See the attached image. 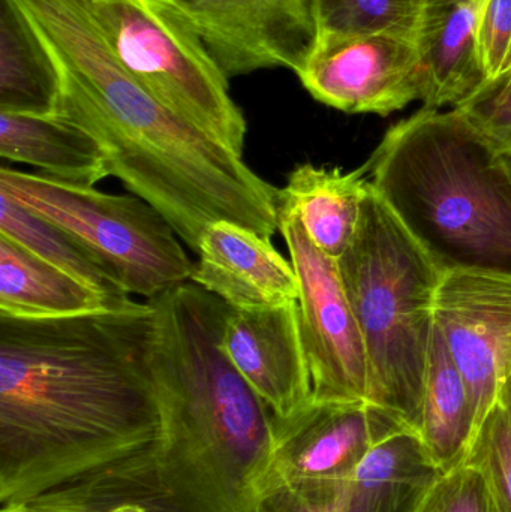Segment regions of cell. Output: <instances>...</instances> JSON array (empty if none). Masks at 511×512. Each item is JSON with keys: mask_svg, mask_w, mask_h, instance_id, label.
Instances as JSON below:
<instances>
[{"mask_svg": "<svg viewBox=\"0 0 511 512\" xmlns=\"http://www.w3.org/2000/svg\"><path fill=\"white\" fill-rule=\"evenodd\" d=\"M149 301L66 318L0 316V504L147 507L161 411Z\"/></svg>", "mask_w": 511, "mask_h": 512, "instance_id": "obj_1", "label": "cell"}, {"mask_svg": "<svg viewBox=\"0 0 511 512\" xmlns=\"http://www.w3.org/2000/svg\"><path fill=\"white\" fill-rule=\"evenodd\" d=\"M149 304L158 512H255L275 421L222 349L231 307L194 282Z\"/></svg>", "mask_w": 511, "mask_h": 512, "instance_id": "obj_2", "label": "cell"}, {"mask_svg": "<svg viewBox=\"0 0 511 512\" xmlns=\"http://www.w3.org/2000/svg\"><path fill=\"white\" fill-rule=\"evenodd\" d=\"M369 182L444 271L511 273V182L456 108L396 123L366 162Z\"/></svg>", "mask_w": 511, "mask_h": 512, "instance_id": "obj_3", "label": "cell"}, {"mask_svg": "<svg viewBox=\"0 0 511 512\" xmlns=\"http://www.w3.org/2000/svg\"><path fill=\"white\" fill-rule=\"evenodd\" d=\"M338 264L365 345L366 402L419 433L444 270L371 182L356 236Z\"/></svg>", "mask_w": 511, "mask_h": 512, "instance_id": "obj_4", "label": "cell"}, {"mask_svg": "<svg viewBox=\"0 0 511 512\" xmlns=\"http://www.w3.org/2000/svg\"><path fill=\"white\" fill-rule=\"evenodd\" d=\"M0 192L60 228L126 294L152 301L191 282L194 262L180 237L140 197L68 185L5 165L0 168Z\"/></svg>", "mask_w": 511, "mask_h": 512, "instance_id": "obj_5", "label": "cell"}, {"mask_svg": "<svg viewBox=\"0 0 511 512\" xmlns=\"http://www.w3.org/2000/svg\"><path fill=\"white\" fill-rule=\"evenodd\" d=\"M123 68L171 113L243 155L246 119L224 72L168 0H90Z\"/></svg>", "mask_w": 511, "mask_h": 512, "instance_id": "obj_6", "label": "cell"}, {"mask_svg": "<svg viewBox=\"0 0 511 512\" xmlns=\"http://www.w3.org/2000/svg\"><path fill=\"white\" fill-rule=\"evenodd\" d=\"M279 231L299 280L303 345L317 402H366L368 363L362 331L338 259L309 239L299 216L279 204ZM368 403V402H366Z\"/></svg>", "mask_w": 511, "mask_h": 512, "instance_id": "obj_7", "label": "cell"}, {"mask_svg": "<svg viewBox=\"0 0 511 512\" xmlns=\"http://www.w3.org/2000/svg\"><path fill=\"white\" fill-rule=\"evenodd\" d=\"M296 75L315 101L350 114L390 116L423 96L416 42L398 33L320 36Z\"/></svg>", "mask_w": 511, "mask_h": 512, "instance_id": "obj_8", "label": "cell"}, {"mask_svg": "<svg viewBox=\"0 0 511 512\" xmlns=\"http://www.w3.org/2000/svg\"><path fill=\"white\" fill-rule=\"evenodd\" d=\"M225 77L299 71L320 38L317 0H168Z\"/></svg>", "mask_w": 511, "mask_h": 512, "instance_id": "obj_9", "label": "cell"}, {"mask_svg": "<svg viewBox=\"0 0 511 512\" xmlns=\"http://www.w3.org/2000/svg\"><path fill=\"white\" fill-rule=\"evenodd\" d=\"M435 324L467 381L479 429L511 372V273L444 271Z\"/></svg>", "mask_w": 511, "mask_h": 512, "instance_id": "obj_10", "label": "cell"}, {"mask_svg": "<svg viewBox=\"0 0 511 512\" xmlns=\"http://www.w3.org/2000/svg\"><path fill=\"white\" fill-rule=\"evenodd\" d=\"M401 429L405 427L398 421L366 402L314 400L291 420L275 421V441L258 498L305 481L344 477Z\"/></svg>", "mask_w": 511, "mask_h": 512, "instance_id": "obj_11", "label": "cell"}, {"mask_svg": "<svg viewBox=\"0 0 511 512\" xmlns=\"http://www.w3.org/2000/svg\"><path fill=\"white\" fill-rule=\"evenodd\" d=\"M441 474L419 435L401 429L350 474L273 490L255 512H414Z\"/></svg>", "mask_w": 511, "mask_h": 512, "instance_id": "obj_12", "label": "cell"}, {"mask_svg": "<svg viewBox=\"0 0 511 512\" xmlns=\"http://www.w3.org/2000/svg\"><path fill=\"white\" fill-rule=\"evenodd\" d=\"M221 345L276 423L291 420L314 402L297 301L251 312L231 309Z\"/></svg>", "mask_w": 511, "mask_h": 512, "instance_id": "obj_13", "label": "cell"}, {"mask_svg": "<svg viewBox=\"0 0 511 512\" xmlns=\"http://www.w3.org/2000/svg\"><path fill=\"white\" fill-rule=\"evenodd\" d=\"M191 282L234 310H264L299 301V280L272 239L233 222L204 231Z\"/></svg>", "mask_w": 511, "mask_h": 512, "instance_id": "obj_14", "label": "cell"}, {"mask_svg": "<svg viewBox=\"0 0 511 512\" xmlns=\"http://www.w3.org/2000/svg\"><path fill=\"white\" fill-rule=\"evenodd\" d=\"M480 0H423L413 39L423 74L425 108H453L488 80L477 44Z\"/></svg>", "mask_w": 511, "mask_h": 512, "instance_id": "obj_15", "label": "cell"}, {"mask_svg": "<svg viewBox=\"0 0 511 512\" xmlns=\"http://www.w3.org/2000/svg\"><path fill=\"white\" fill-rule=\"evenodd\" d=\"M0 158L68 185L95 186L110 177L98 141L57 116L0 113Z\"/></svg>", "mask_w": 511, "mask_h": 512, "instance_id": "obj_16", "label": "cell"}, {"mask_svg": "<svg viewBox=\"0 0 511 512\" xmlns=\"http://www.w3.org/2000/svg\"><path fill=\"white\" fill-rule=\"evenodd\" d=\"M131 297H108L0 236V316L66 318L114 309Z\"/></svg>", "mask_w": 511, "mask_h": 512, "instance_id": "obj_17", "label": "cell"}, {"mask_svg": "<svg viewBox=\"0 0 511 512\" xmlns=\"http://www.w3.org/2000/svg\"><path fill=\"white\" fill-rule=\"evenodd\" d=\"M366 165L353 171L297 165L279 189V204L299 216L309 239L339 259L350 248L368 194Z\"/></svg>", "mask_w": 511, "mask_h": 512, "instance_id": "obj_18", "label": "cell"}, {"mask_svg": "<svg viewBox=\"0 0 511 512\" xmlns=\"http://www.w3.org/2000/svg\"><path fill=\"white\" fill-rule=\"evenodd\" d=\"M476 430V414L467 381L435 324L417 435L432 463L441 472H447L465 462Z\"/></svg>", "mask_w": 511, "mask_h": 512, "instance_id": "obj_19", "label": "cell"}, {"mask_svg": "<svg viewBox=\"0 0 511 512\" xmlns=\"http://www.w3.org/2000/svg\"><path fill=\"white\" fill-rule=\"evenodd\" d=\"M59 72L14 0H0V113L56 116Z\"/></svg>", "mask_w": 511, "mask_h": 512, "instance_id": "obj_20", "label": "cell"}, {"mask_svg": "<svg viewBox=\"0 0 511 512\" xmlns=\"http://www.w3.org/2000/svg\"><path fill=\"white\" fill-rule=\"evenodd\" d=\"M0 236L66 271L108 297H131L60 228L0 192Z\"/></svg>", "mask_w": 511, "mask_h": 512, "instance_id": "obj_21", "label": "cell"}, {"mask_svg": "<svg viewBox=\"0 0 511 512\" xmlns=\"http://www.w3.org/2000/svg\"><path fill=\"white\" fill-rule=\"evenodd\" d=\"M423 0H317L320 36L389 32L413 36Z\"/></svg>", "mask_w": 511, "mask_h": 512, "instance_id": "obj_22", "label": "cell"}, {"mask_svg": "<svg viewBox=\"0 0 511 512\" xmlns=\"http://www.w3.org/2000/svg\"><path fill=\"white\" fill-rule=\"evenodd\" d=\"M464 463L485 478L498 512H511V394L506 388L474 433Z\"/></svg>", "mask_w": 511, "mask_h": 512, "instance_id": "obj_23", "label": "cell"}, {"mask_svg": "<svg viewBox=\"0 0 511 512\" xmlns=\"http://www.w3.org/2000/svg\"><path fill=\"white\" fill-rule=\"evenodd\" d=\"M414 512H498L488 484L468 463L443 472Z\"/></svg>", "mask_w": 511, "mask_h": 512, "instance_id": "obj_24", "label": "cell"}, {"mask_svg": "<svg viewBox=\"0 0 511 512\" xmlns=\"http://www.w3.org/2000/svg\"><path fill=\"white\" fill-rule=\"evenodd\" d=\"M497 153L511 152V75L486 83L455 107Z\"/></svg>", "mask_w": 511, "mask_h": 512, "instance_id": "obj_25", "label": "cell"}, {"mask_svg": "<svg viewBox=\"0 0 511 512\" xmlns=\"http://www.w3.org/2000/svg\"><path fill=\"white\" fill-rule=\"evenodd\" d=\"M477 44L488 83L511 74V0H480Z\"/></svg>", "mask_w": 511, "mask_h": 512, "instance_id": "obj_26", "label": "cell"}, {"mask_svg": "<svg viewBox=\"0 0 511 512\" xmlns=\"http://www.w3.org/2000/svg\"><path fill=\"white\" fill-rule=\"evenodd\" d=\"M0 512H48L36 510V508L27 507V505H6V507L0 508ZM116 512H146L141 510V508L129 507L122 508V510H117Z\"/></svg>", "mask_w": 511, "mask_h": 512, "instance_id": "obj_27", "label": "cell"}, {"mask_svg": "<svg viewBox=\"0 0 511 512\" xmlns=\"http://www.w3.org/2000/svg\"><path fill=\"white\" fill-rule=\"evenodd\" d=\"M498 155H500L501 162H503L504 168H506L507 174H509L511 182V152L498 153Z\"/></svg>", "mask_w": 511, "mask_h": 512, "instance_id": "obj_28", "label": "cell"}, {"mask_svg": "<svg viewBox=\"0 0 511 512\" xmlns=\"http://www.w3.org/2000/svg\"><path fill=\"white\" fill-rule=\"evenodd\" d=\"M503 387L511 394V372L507 376L506 381H504Z\"/></svg>", "mask_w": 511, "mask_h": 512, "instance_id": "obj_29", "label": "cell"}, {"mask_svg": "<svg viewBox=\"0 0 511 512\" xmlns=\"http://www.w3.org/2000/svg\"><path fill=\"white\" fill-rule=\"evenodd\" d=\"M509 75H511V74H509Z\"/></svg>", "mask_w": 511, "mask_h": 512, "instance_id": "obj_30", "label": "cell"}]
</instances>
